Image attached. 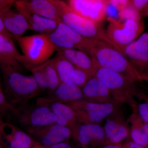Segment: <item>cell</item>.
I'll list each match as a JSON object with an SVG mask.
<instances>
[{"mask_svg":"<svg viewBox=\"0 0 148 148\" xmlns=\"http://www.w3.org/2000/svg\"><path fill=\"white\" fill-rule=\"evenodd\" d=\"M57 53L66 58L75 68L86 71L94 76L92 58L87 53L75 49H59L56 48Z\"/></svg>","mask_w":148,"mask_h":148,"instance_id":"cell-22","label":"cell"},{"mask_svg":"<svg viewBox=\"0 0 148 148\" xmlns=\"http://www.w3.org/2000/svg\"><path fill=\"white\" fill-rule=\"evenodd\" d=\"M53 3L61 22L70 29L86 38L107 42L124 53L110 39L101 24H95L80 16L70 8L64 1L53 0Z\"/></svg>","mask_w":148,"mask_h":148,"instance_id":"cell-4","label":"cell"},{"mask_svg":"<svg viewBox=\"0 0 148 148\" xmlns=\"http://www.w3.org/2000/svg\"><path fill=\"white\" fill-rule=\"evenodd\" d=\"M136 104L131 106L132 113L130 116L128 123L130 130V137L135 143L148 148V124L145 122L138 114Z\"/></svg>","mask_w":148,"mask_h":148,"instance_id":"cell-21","label":"cell"},{"mask_svg":"<svg viewBox=\"0 0 148 148\" xmlns=\"http://www.w3.org/2000/svg\"><path fill=\"white\" fill-rule=\"evenodd\" d=\"M84 99L99 103L114 102L110 90L101 81L93 76L82 88Z\"/></svg>","mask_w":148,"mask_h":148,"instance_id":"cell-18","label":"cell"},{"mask_svg":"<svg viewBox=\"0 0 148 148\" xmlns=\"http://www.w3.org/2000/svg\"><path fill=\"white\" fill-rule=\"evenodd\" d=\"M92 77L93 76L90 73L75 67L72 75V82L82 89Z\"/></svg>","mask_w":148,"mask_h":148,"instance_id":"cell-29","label":"cell"},{"mask_svg":"<svg viewBox=\"0 0 148 148\" xmlns=\"http://www.w3.org/2000/svg\"><path fill=\"white\" fill-rule=\"evenodd\" d=\"M130 1V0H109V5L112 6L120 13L129 5Z\"/></svg>","mask_w":148,"mask_h":148,"instance_id":"cell-32","label":"cell"},{"mask_svg":"<svg viewBox=\"0 0 148 148\" xmlns=\"http://www.w3.org/2000/svg\"><path fill=\"white\" fill-rule=\"evenodd\" d=\"M90 56L103 68L123 74L136 82L143 81L141 75L125 55L107 42L96 40Z\"/></svg>","mask_w":148,"mask_h":148,"instance_id":"cell-3","label":"cell"},{"mask_svg":"<svg viewBox=\"0 0 148 148\" xmlns=\"http://www.w3.org/2000/svg\"><path fill=\"white\" fill-rule=\"evenodd\" d=\"M134 47L138 51L148 53V33L142 34L134 42Z\"/></svg>","mask_w":148,"mask_h":148,"instance_id":"cell-31","label":"cell"},{"mask_svg":"<svg viewBox=\"0 0 148 148\" xmlns=\"http://www.w3.org/2000/svg\"><path fill=\"white\" fill-rule=\"evenodd\" d=\"M73 137L84 147L98 143L108 145L103 127L99 124L79 123L73 131Z\"/></svg>","mask_w":148,"mask_h":148,"instance_id":"cell-16","label":"cell"},{"mask_svg":"<svg viewBox=\"0 0 148 148\" xmlns=\"http://www.w3.org/2000/svg\"><path fill=\"white\" fill-rule=\"evenodd\" d=\"M108 21L107 35L123 52V49L137 40L145 29L143 18L121 20L111 17L108 18Z\"/></svg>","mask_w":148,"mask_h":148,"instance_id":"cell-6","label":"cell"},{"mask_svg":"<svg viewBox=\"0 0 148 148\" xmlns=\"http://www.w3.org/2000/svg\"><path fill=\"white\" fill-rule=\"evenodd\" d=\"M1 139L8 148H31L38 144L27 133L11 123L1 121Z\"/></svg>","mask_w":148,"mask_h":148,"instance_id":"cell-14","label":"cell"},{"mask_svg":"<svg viewBox=\"0 0 148 148\" xmlns=\"http://www.w3.org/2000/svg\"><path fill=\"white\" fill-rule=\"evenodd\" d=\"M73 110L79 123L99 124L117 108L114 102L99 103L83 99L66 103Z\"/></svg>","mask_w":148,"mask_h":148,"instance_id":"cell-7","label":"cell"},{"mask_svg":"<svg viewBox=\"0 0 148 148\" xmlns=\"http://www.w3.org/2000/svg\"><path fill=\"white\" fill-rule=\"evenodd\" d=\"M130 5L140 14L148 5V0H130Z\"/></svg>","mask_w":148,"mask_h":148,"instance_id":"cell-33","label":"cell"},{"mask_svg":"<svg viewBox=\"0 0 148 148\" xmlns=\"http://www.w3.org/2000/svg\"><path fill=\"white\" fill-rule=\"evenodd\" d=\"M31 148H46L45 147H43V146L40 145L39 144H37V145H35L34 147H32Z\"/></svg>","mask_w":148,"mask_h":148,"instance_id":"cell-40","label":"cell"},{"mask_svg":"<svg viewBox=\"0 0 148 148\" xmlns=\"http://www.w3.org/2000/svg\"><path fill=\"white\" fill-rule=\"evenodd\" d=\"M141 14L143 17H148V5L147 8L141 13Z\"/></svg>","mask_w":148,"mask_h":148,"instance_id":"cell-38","label":"cell"},{"mask_svg":"<svg viewBox=\"0 0 148 148\" xmlns=\"http://www.w3.org/2000/svg\"><path fill=\"white\" fill-rule=\"evenodd\" d=\"M119 111L117 108L105 120L103 127L108 144H119L130 137V130L127 121H125Z\"/></svg>","mask_w":148,"mask_h":148,"instance_id":"cell-13","label":"cell"},{"mask_svg":"<svg viewBox=\"0 0 148 148\" xmlns=\"http://www.w3.org/2000/svg\"><path fill=\"white\" fill-rule=\"evenodd\" d=\"M137 97L142 98L144 101L138 105H136L138 114L145 122L148 124V96L139 93Z\"/></svg>","mask_w":148,"mask_h":148,"instance_id":"cell-30","label":"cell"},{"mask_svg":"<svg viewBox=\"0 0 148 148\" xmlns=\"http://www.w3.org/2000/svg\"><path fill=\"white\" fill-rule=\"evenodd\" d=\"M44 65L48 87V92L51 95L61 82L52 58L45 63Z\"/></svg>","mask_w":148,"mask_h":148,"instance_id":"cell-26","label":"cell"},{"mask_svg":"<svg viewBox=\"0 0 148 148\" xmlns=\"http://www.w3.org/2000/svg\"><path fill=\"white\" fill-rule=\"evenodd\" d=\"M134 42L123 49L125 55L130 63L141 75L148 74V53L135 49L134 47Z\"/></svg>","mask_w":148,"mask_h":148,"instance_id":"cell-24","label":"cell"},{"mask_svg":"<svg viewBox=\"0 0 148 148\" xmlns=\"http://www.w3.org/2000/svg\"><path fill=\"white\" fill-rule=\"evenodd\" d=\"M26 131L40 145L48 148L67 142L73 136L71 128L55 123L42 127H26Z\"/></svg>","mask_w":148,"mask_h":148,"instance_id":"cell-9","label":"cell"},{"mask_svg":"<svg viewBox=\"0 0 148 148\" xmlns=\"http://www.w3.org/2000/svg\"><path fill=\"white\" fill-rule=\"evenodd\" d=\"M0 67L4 92L16 108V106H19L18 108L24 107L41 92L32 76L24 75L8 65H0Z\"/></svg>","mask_w":148,"mask_h":148,"instance_id":"cell-1","label":"cell"},{"mask_svg":"<svg viewBox=\"0 0 148 148\" xmlns=\"http://www.w3.org/2000/svg\"><path fill=\"white\" fill-rule=\"evenodd\" d=\"M124 148H145L143 146L135 143L134 141L129 142L125 145Z\"/></svg>","mask_w":148,"mask_h":148,"instance_id":"cell-36","label":"cell"},{"mask_svg":"<svg viewBox=\"0 0 148 148\" xmlns=\"http://www.w3.org/2000/svg\"><path fill=\"white\" fill-rule=\"evenodd\" d=\"M16 2L32 13L61 22L53 0H18Z\"/></svg>","mask_w":148,"mask_h":148,"instance_id":"cell-19","label":"cell"},{"mask_svg":"<svg viewBox=\"0 0 148 148\" xmlns=\"http://www.w3.org/2000/svg\"><path fill=\"white\" fill-rule=\"evenodd\" d=\"M52 59L61 82H72L75 66L58 53Z\"/></svg>","mask_w":148,"mask_h":148,"instance_id":"cell-25","label":"cell"},{"mask_svg":"<svg viewBox=\"0 0 148 148\" xmlns=\"http://www.w3.org/2000/svg\"><path fill=\"white\" fill-rule=\"evenodd\" d=\"M16 116L20 123L27 127H42L56 123L50 107L44 104H39L32 108H19Z\"/></svg>","mask_w":148,"mask_h":148,"instance_id":"cell-12","label":"cell"},{"mask_svg":"<svg viewBox=\"0 0 148 148\" xmlns=\"http://www.w3.org/2000/svg\"><path fill=\"white\" fill-rule=\"evenodd\" d=\"M14 7L25 17L29 23L30 30L42 34L49 35L58 27V21L32 13L15 2Z\"/></svg>","mask_w":148,"mask_h":148,"instance_id":"cell-17","label":"cell"},{"mask_svg":"<svg viewBox=\"0 0 148 148\" xmlns=\"http://www.w3.org/2000/svg\"><path fill=\"white\" fill-rule=\"evenodd\" d=\"M26 62L24 55L15 47L14 40L0 35V65H8L22 73Z\"/></svg>","mask_w":148,"mask_h":148,"instance_id":"cell-15","label":"cell"},{"mask_svg":"<svg viewBox=\"0 0 148 148\" xmlns=\"http://www.w3.org/2000/svg\"><path fill=\"white\" fill-rule=\"evenodd\" d=\"M49 36L57 48L79 49L90 56L96 40L79 34L61 21L55 31Z\"/></svg>","mask_w":148,"mask_h":148,"instance_id":"cell-8","label":"cell"},{"mask_svg":"<svg viewBox=\"0 0 148 148\" xmlns=\"http://www.w3.org/2000/svg\"><path fill=\"white\" fill-rule=\"evenodd\" d=\"M83 99L81 88L72 82H61L51 94L49 98L45 99L49 101L43 104L46 105L50 101H53L51 103L59 102L66 103Z\"/></svg>","mask_w":148,"mask_h":148,"instance_id":"cell-20","label":"cell"},{"mask_svg":"<svg viewBox=\"0 0 148 148\" xmlns=\"http://www.w3.org/2000/svg\"><path fill=\"white\" fill-rule=\"evenodd\" d=\"M101 148H123L118 144H108Z\"/></svg>","mask_w":148,"mask_h":148,"instance_id":"cell-37","label":"cell"},{"mask_svg":"<svg viewBox=\"0 0 148 148\" xmlns=\"http://www.w3.org/2000/svg\"><path fill=\"white\" fill-rule=\"evenodd\" d=\"M64 1L75 12L95 24H101L107 17L109 0Z\"/></svg>","mask_w":148,"mask_h":148,"instance_id":"cell-10","label":"cell"},{"mask_svg":"<svg viewBox=\"0 0 148 148\" xmlns=\"http://www.w3.org/2000/svg\"><path fill=\"white\" fill-rule=\"evenodd\" d=\"M48 148H73L71 145L67 142H63L51 146Z\"/></svg>","mask_w":148,"mask_h":148,"instance_id":"cell-35","label":"cell"},{"mask_svg":"<svg viewBox=\"0 0 148 148\" xmlns=\"http://www.w3.org/2000/svg\"><path fill=\"white\" fill-rule=\"evenodd\" d=\"M44 64L38 66L26 64L24 65V67L33 74L32 76L42 91H48L47 79L44 70Z\"/></svg>","mask_w":148,"mask_h":148,"instance_id":"cell-27","label":"cell"},{"mask_svg":"<svg viewBox=\"0 0 148 148\" xmlns=\"http://www.w3.org/2000/svg\"><path fill=\"white\" fill-rule=\"evenodd\" d=\"M16 1H0V19L2 20L6 28L12 35L14 40L23 36L30 30L29 23L21 13L12 9Z\"/></svg>","mask_w":148,"mask_h":148,"instance_id":"cell-11","label":"cell"},{"mask_svg":"<svg viewBox=\"0 0 148 148\" xmlns=\"http://www.w3.org/2000/svg\"><path fill=\"white\" fill-rule=\"evenodd\" d=\"M0 112L1 117L10 113L15 116L18 112V108L7 98L1 81L0 84Z\"/></svg>","mask_w":148,"mask_h":148,"instance_id":"cell-28","label":"cell"},{"mask_svg":"<svg viewBox=\"0 0 148 148\" xmlns=\"http://www.w3.org/2000/svg\"><path fill=\"white\" fill-rule=\"evenodd\" d=\"M143 81L146 82L148 84V73L144 74L141 75Z\"/></svg>","mask_w":148,"mask_h":148,"instance_id":"cell-39","label":"cell"},{"mask_svg":"<svg viewBox=\"0 0 148 148\" xmlns=\"http://www.w3.org/2000/svg\"><path fill=\"white\" fill-rule=\"evenodd\" d=\"M0 35H2L3 36L7 37L13 40H15L12 35L10 33L8 30L6 28L4 24L3 23L2 20L1 19H0Z\"/></svg>","mask_w":148,"mask_h":148,"instance_id":"cell-34","label":"cell"},{"mask_svg":"<svg viewBox=\"0 0 148 148\" xmlns=\"http://www.w3.org/2000/svg\"><path fill=\"white\" fill-rule=\"evenodd\" d=\"M15 40L26 60L24 65L38 66L44 64L56 51V47L49 35L38 34L21 37Z\"/></svg>","mask_w":148,"mask_h":148,"instance_id":"cell-5","label":"cell"},{"mask_svg":"<svg viewBox=\"0 0 148 148\" xmlns=\"http://www.w3.org/2000/svg\"><path fill=\"white\" fill-rule=\"evenodd\" d=\"M50 107L55 116L56 123L71 128L73 132L79 123L73 110L68 104L59 102L51 103Z\"/></svg>","mask_w":148,"mask_h":148,"instance_id":"cell-23","label":"cell"},{"mask_svg":"<svg viewBox=\"0 0 148 148\" xmlns=\"http://www.w3.org/2000/svg\"><path fill=\"white\" fill-rule=\"evenodd\" d=\"M92 58L94 76L100 80L108 88L117 106L127 103L135 104L134 98L138 93L136 82L129 77L101 67Z\"/></svg>","mask_w":148,"mask_h":148,"instance_id":"cell-2","label":"cell"}]
</instances>
